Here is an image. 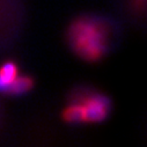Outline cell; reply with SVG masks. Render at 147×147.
I'll return each mask as SVG.
<instances>
[{"label": "cell", "instance_id": "cell-2", "mask_svg": "<svg viewBox=\"0 0 147 147\" xmlns=\"http://www.w3.org/2000/svg\"><path fill=\"white\" fill-rule=\"evenodd\" d=\"M24 16L23 0H0V49L9 45L18 37Z\"/></svg>", "mask_w": 147, "mask_h": 147}, {"label": "cell", "instance_id": "cell-1", "mask_svg": "<svg viewBox=\"0 0 147 147\" xmlns=\"http://www.w3.org/2000/svg\"><path fill=\"white\" fill-rule=\"evenodd\" d=\"M121 27L114 18L100 13H82L74 16L65 32L72 52L87 63H98L117 43Z\"/></svg>", "mask_w": 147, "mask_h": 147}, {"label": "cell", "instance_id": "cell-5", "mask_svg": "<svg viewBox=\"0 0 147 147\" xmlns=\"http://www.w3.org/2000/svg\"><path fill=\"white\" fill-rule=\"evenodd\" d=\"M34 88V79L29 76H18L8 86L6 94L8 95H23Z\"/></svg>", "mask_w": 147, "mask_h": 147}, {"label": "cell", "instance_id": "cell-3", "mask_svg": "<svg viewBox=\"0 0 147 147\" xmlns=\"http://www.w3.org/2000/svg\"><path fill=\"white\" fill-rule=\"evenodd\" d=\"M77 94L72 102L81 103L85 113V122L88 123H101L105 121L110 114L111 101L101 93L79 90L74 92Z\"/></svg>", "mask_w": 147, "mask_h": 147}, {"label": "cell", "instance_id": "cell-6", "mask_svg": "<svg viewBox=\"0 0 147 147\" xmlns=\"http://www.w3.org/2000/svg\"><path fill=\"white\" fill-rule=\"evenodd\" d=\"M63 119L69 124H79L85 122V113L81 103L71 102L63 111Z\"/></svg>", "mask_w": 147, "mask_h": 147}, {"label": "cell", "instance_id": "cell-4", "mask_svg": "<svg viewBox=\"0 0 147 147\" xmlns=\"http://www.w3.org/2000/svg\"><path fill=\"white\" fill-rule=\"evenodd\" d=\"M19 76V66L13 60L5 61L0 66V93L6 94L9 84Z\"/></svg>", "mask_w": 147, "mask_h": 147}]
</instances>
